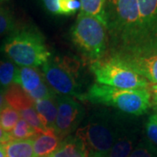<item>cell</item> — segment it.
Returning a JSON list of instances; mask_svg holds the SVG:
<instances>
[{
    "mask_svg": "<svg viewBox=\"0 0 157 157\" xmlns=\"http://www.w3.org/2000/svg\"><path fill=\"white\" fill-rule=\"evenodd\" d=\"M6 157H36L33 139L11 140L4 144Z\"/></svg>",
    "mask_w": 157,
    "mask_h": 157,
    "instance_id": "obj_17",
    "label": "cell"
},
{
    "mask_svg": "<svg viewBox=\"0 0 157 157\" xmlns=\"http://www.w3.org/2000/svg\"><path fill=\"white\" fill-rule=\"evenodd\" d=\"M56 102L58 114L53 129L63 140L80 123L84 116V109L70 96H56Z\"/></svg>",
    "mask_w": 157,
    "mask_h": 157,
    "instance_id": "obj_8",
    "label": "cell"
},
{
    "mask_svg": "<svg viewBox=\"0 0 157 157\" xmlns=\"http://www.w3.org/2000/svg\"><path fill=\"white\" fill-rule=\"evenodd\" d=\"M136 140L137 135L135 131L125 129L122 135L113 145L107 157H128L135 148Z\"/></svg>",
    "mask_w": 157,
    "mask_h": 157,
    "instance_id": "obj_15",
    "label": "cell"
},
{
    "mask_svg": "<svg viewBox=\"0 0 157 157\" xmlns=\"http://www.w3.org/2000/svg\"><path fill=\"white\" fill-rule=\"evenodd\" d=\"M9 140H11L10 134L6 132L4 129L2 128V127L0 126V144H5L6 142H8Z\"/></svg>",
    "mask_w": 157,
    "mask_h": 157,
    "instance_id": "obj_29",
    "label": "cell"
},
{
    "mask_svg": "<svg viewBox=\"0 0 157 157\" xmlns=\"http://www.w3.org/2000/svg\"><path fill=\"white\" fill-rule=\"evenodd\" d=\"M4 94L7 105L17 111H22L24 109L34 107V101L18 85L11 84L6 88Z\"/></svg>",
    "mask_w": 157,
    "mask_h": 157,
    "instance_id": "obj_12",
    "label": "cell"
},
{
    "mask_svg": "<svg viewBox=\"0 0 157 157\" xmlns=\"http://www.w3.org/2000/svg\"><path fill=\"white\" fill-rule=\"evenodd\" d=\"M36 157L50 156L59 148L62 140L53 128H46L33 138Z\"/></svg>",
    "mask_w": 157,
    "mask_h": 157,
    "instance_id": "obj_10",
    "label": "cell"
},
{
    "mask_svg": "<svg viewBox=\"0 0 157 157\" xmlns=\"http://www.w3.org/2000/svg\"><path fill=\"white\" fill-rule=\"evenodd\" d=\"M34 108L45 128H53L57 114L56 95L34 102Z\"/></svg>",
    "mask_w": 157,
    "mask_h": 157,
    "instance_id": "obj_13",
    "label": "cell"
},
{
    "mask_svg": "<svg viewBox=\"0 0 157 157\" xmlns=\"http://www.w3.org/2000/svg\"><path fill=\"white\" fill-rule=\"evenodd\" d=\"M5 93H0V112L6 107L8 105H7V103H6V98H5V94H4Z\"/></svg>",
    "mask_w": 157,
    "mask_h": 157,
    "instance_id": "obj_31",
    "label": "cell"
},
{
    "mask_svg": "<svg viewBox=\"0 0 157 157\" xmlns=\"http://www.w3.org/2000/svg\"><path fill=\"white\" fill-rule=\"evenodd\" d=\"M149 92L151 94V101L153 104L157 107V84H153L149 87Z\"/></svg>",
    "mask_w": 157,
    "mask_h": 157,
    "instance_id": "obj_30",
    "label": "cell"
},
{
    "mask_svg": "<svg viewBox=\"0 0 157 157\" xmlns=\"http://www.w3.org/2000/svg\"><path fill=\"white\" fill-rule=\"evenodd\" d=\"M5 91H6V90L3 88V86L0 84V93H5Z\"/></svg>",
    "mask_w": 157,
    "mask_h": 157,
    "instance_id": "obj_33",
    "label": "cell"
},
{
    "mask_svg": "<svg viewBox=\"0 0 157 157\" xmlns=\"http://www.w3.org/2000/svg\"><path fill=\"white\" fill-rule=\"evenodd\" d=\"M45 157H51V156H45Z\"/></svg>",
    "mask_w": 157,
    "mask_h": 157,
    "instance_id": "obj_35",
    "label": "cell"
},
{
    "mask_svg": "<svg viewBox=\"0 0 157 157\" xmlns=\"http://www.w3.org/2000/svg\"><path fill=\"white\" fill-rule=\"evenodd\" d=\"M51 157H88L83 143L75 136H67Z\"/></svg>",
    "mask_w": 157,
    "mask_h": 157,
    "instance_id": "obj_16",
    "label": "cell"
},
{
    "mask_svg": "<svg viewBox=\"0 0 157 157\" xmlns=\"http://www.w3.org/2000/svg\"><path fill=\"white\" fill-rule=\"evenodd\" d=\"M9 134L11 140H27L34 138L39 133L25 120L20 119Z\"/></svg>",
    "mask_w": 157,
    "mask_h": 157,
    "instance_id": "obj_20",
    "label": "cell"
},
{
    "mask_svg": "<svg viewBox=\"0 0 157 157\" xmlns=\"http://www.w3.org/2000/svg\"><path fill=\"white\" fill-rule=\"evenodd\" d=\"M44 81L42 74L36 68L21 67L18 68L14 84L20 86L27 94L33 92Z\"/></svg>",
    "mask_w": 157,
    "mask_h": 157,
    "instance_id": "obj_14",
    "label": "cell"
},
{
    "mask_svg": "<svg viewBox=\"0 0 157 157\" xmlns=\"http://www.w3.org/2000/svg\"><path fill=\"white\" fill-rule=\"evenodd\" d=\"M18 68L9 59H0V84L6 90L11 84H14V80L17 76Z\"/></svg>",
    "mask_w": 157,
    "mask_h": 157,
    "instance_id": "obj_19",
    "label": "cell"
},
{
    "mask_svg": "<svg viewBox=\"0 0 157 157\" xmlns=\"http://www.w3.org/2000/svg\"><path fill=\"white\" fill-rule=\"evenodd\" d=\"M20 120V113L12 107L7 106L0 112V126L7 133H10Z\"/></svg>",
    "mask_w": 157,
    "mask_h": 157,
    "instance_id": "obj_21",
    "label": "cell"
},
{
    "mask_svg": "<svg viewBox=\"0 0 157 157\" xmlns=\"http://www.w3.org/2000/svg\"><path fill=\"white\" fill-rule=\"evenodd\" d=\"M46 10L51 13L59 15V0H42Z\"/></svg>",
    "mask_w": 157,
    "mask_h": 157,
    "instance_id": "obj_28",
    "label": "cell"
},
{
    "mask_svg": "<svg viewBox=\"0 0 157 157\" xmlns=\"http://www.w3.org/2000/svg\"><path fill=\"white\" fill-rule=\"evenodd\" d=\"M0 157H6V150L3 144H0Z\"/></svg>",
    "mask_w": 157,
    "mask_h": 157,
    "instance_id": "obj_32",
    "label": "cell"
},
{
    "mask_svg": "<svg viewBox=\"0 0 157 157\" xmlns=\"http://www.w3.org/2000/svg\"><path fill=\"white\" fill-rule=\"evenodd\" d=\"M86 100L94 104L113 107L136 116L145 113L151 106V94L148 88L121 89L99 83L90 87Z\"/></svg>",
    "mask_w": 157,
    "mask_h": 157,
    "instance_id": "obj_4",
    "label": "cell"
},
{
    "mask_svg": "<svg viewBox=\"0 0 157 157\" xmlns=\"http://www.w3.org/2000/svg\"><path fill=\"white\" fill-rule=\"evenodd\" d=\"M0 51L20 67L43 66L52 55L43 34L32 25L16 27L5 39Z\"/></svg>",
    "mask_w": 157,
    "mask_h": 157,
    "instance_id": "obj_2",
    "label": "cell"
},
{
    "mask_svg": "<svg viewBox=\"0 0 157 157\" xmlns=\"http://www.w3.org/2000/svg\"><path fill=\"white\" fill-rule=\"evenodd\" d=\"M80 12L96 17L107 25V0H79Z\"/></svg>",
    "mask_w": 157,
    "mask_h": 157,
    "instance_id": "obj_18",
    "label": "cell"
},
{
    "mask_svg": "<svg viewBox=\"0 0 157 157\" xmlns=\"http://www.w3.org/2000/svg\"><path fill=\"white\" fill-rule=\"evenodd\" d=\"M106 11L108 54L127 58L156 48L141 24L137 0H107Z\"/></svg>",
    "mask_w": 157,
    "mask_h": 157,
    "instance_id": "obj_1",
    "label": "cell"
},
{
    "mask_svg": "<svg viewBox=\"0 0 157 157\" xmlns=\"http://www.w3.org/2000/svg\"><path fill=\"white\" fill-rule=\"evenodd\" d=\"M79 8L78 0H59V15H72Z\"/></svg>",
    "mask_w": 157,
    "mask_h": 157,
    "instance_id": "obj_26",
    "label": "cell"
},
{
    "mask_svg": "<svg viewBox=\"0 0 157 157\" xmlns=\"http://www.w3.org/2000/svg\"><path fill=\"white\" fill-rule=\"evenodd\" d=\"M140 20L146 33L157 43V0H137Z\"/></svg>",
    "mask_w": 157,
    "mask_h": 157,
    "instance_id": "obj_11",
    "label": "cell"
},
{
    "mask_svg": "<svg viewBox=\"0 0 157 157\" xmlns=\"http://www.w3.org/2000/svg\"><path fill=\"white\" fill-rule=\"evenodd\" d=\"M125 128L109 112L94 113L88 121L77 129L76 137L83 143L88 157H107Z\"/></svg>",
    "mask_w": 157,
    "mask_h": 157,
    "instance_id": "obj_3",
    "label": "cell"
},
{
    "mask_svg": "<svg viewBox=\"0 0 157 157\" xmlns=\"http://www.w3.org/2000/svg\"><path fill=\"white\" fill-rule=\"evenodd\" d=\"M19 113H20V117L22 118L23 120H25L31 127H33L34 129H36L39 134L43 132V131H45L46 129L44 128V126L41 123L39 115L36 112L34 107L24 109L22 111H20Z\"/></svg>",
    "mask_w": 157,
    "mask_h": 157,
    "instance_id": "obj_24",
    "label": "cell"
},
{
    "mask_svg": "<svg viewBox=\"0 0 157 157\" xmlns=\"http://www.w3.org/2000/svg\"><path fill=\"white\" fill-rule=\"evenodd\" d=\"M16 27V21L11 11L7 7L0 6V36L9 35Z\"/></svg>",
    "mask_w": 157,
    "mask_h": 157,
    "instance_id": "obj_22",
    "label": "cell"
},
{
    "mask_svg": "<svg viewBox=\"0 0 157 157\" xmlns=\"http://www.w3.org/2000/svg\"><path fill=\"white\" fill-rule=\"evenodd\" d=\"M79 62L74 58L56 57L42 66V73L52 90L61 95L74 96L78 100L86 99L78 83Z\"/></svg>",
    "mask_w": 157,
    "mask_h": 157,
    "instance_id": "obj_7",
    "label": "cell"
},
{
    "mask_svg": "<svg viewBox=\"0 0 157 157\" xmlns=\"http://www.w3.org/2000/svg\"><path fill=\"white\" fill-rule=\"evenodd\" d=\"M119 59L148 82L157 84V47L139 55Z\"/></svg>",
    "mask_w": 157,
    "mask_h": 157,
    "instance_id": "obj_9",
    "label": "cell"
},
{
    "mask_svg": "<svg viewBox=\"0 0 157 157\" xmlns=\"http://www.w3.org/2000/svg\"><path fill=\"white\" fill-rule=\"evenodd\" d=\"M128 157H157V147L146 138L140 140Z\"/></svg>",
    "mask_w": 157,
    "mask_h": 157,
    "instance_id": "obj_23",
    "label": "cell"
},
{
    "mask_svg": "<svg viewBox=\"0 0 157 157\" xmlns=\"http://www.w3.org/2000/svg\"><path fill=\"white\" fill-rule=\"evenodd\" d=\"M147 139L157 147V120L152 114L145 124Z\"/></svg>",
    "mask_w": 157,
    "mask_h": 157,
    "instance_id": "obj_27",
    "label": "cell"
},
{
    "mask_svg": "<svg viewBox=\"0 0 157 157\" xmlns=\"http://www.w3.org/2000/svg\"><path fill=\"white\" fill-rule=\"evenodd\" d=\"M90 69L97 83L121 89L148 88L149 82L128 67L121 59L107 53L102 59L91 63Z\"/></svg>",
    "mask_w": 157,
    "mask_h": 157,
    "instance_id": "obj_6",
    "label": "cell"
},
{
    "mask_svg": "<svg viewBox=\"0 0 157 157\" xmlns=\"http://www.w3.org/2000/svg\"><path fill=\"white\" fill-rule=\"evenodd\" d=\"M28 94L31 97V99L35 102V101L45 100V99H48V98L55 96V92L51 89L44 80L37 89Z\"/></svg>",
    "mask_w": 157,
    "mask_h": 157,
    "instance_id": "obj_25",
    "label": "cell"
},
{
    "mask_svg": "<svg viewBox=\"0 0 157 157\" xmlns=\"http://www.w3.org/2000/svg\"><path fill=\"white\" fill-rule=\"evenodd\" d=\"M153 114H154V116H155V119H156V120H157V109H156V110H155V113H153Z\"/></svg>",
    "mask_w": 157,
    "mask_h": 157,
    "instance_id": "obj_34",
    "label": "cell"
},
{
    "mask_svg": "<svg viewBox=\"0 0 157 157\" xmlns=\"http://www.w3.org/2000/svg\"><path fill=\"white\" fill-rule=\"evenodd\" d=\"M71 39L90 64L101 59L107 53V25L96 17L79 12L71 29Z\"/></svg>",
    "mask_w": 157,
    "mask_h": 157,
    "instance_id": "obj_5",
    "label": "cell"
}]
</instances>
